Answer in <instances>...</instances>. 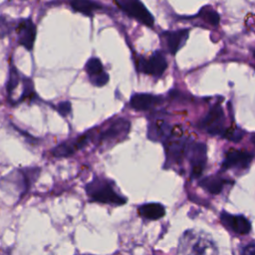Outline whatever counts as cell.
Instances as JSON below:
<instances>
[{
    "label": "cell",
    "mask_w": 255,
    "mask_h": 255,
    "mask_svg": "<svg viewBox=\"0 0 255 255\" xmlns=\"http://www.w3.org/2000/svg\"><path fill=\"white\" fill-rule=\"evenodd\" d=\"M85 190L90 201L93 202L111 205H123L127 202V197L116 189L115 183L105 177L95 176L86 184Z\"/></svg>",
    "instance_id": "obj_1"
},
{
    "label": "cell",
    "mask_w": 255,
    "mask_h": 255,
    "mask_svg": "<svg viewBox=\"0 0 255 255\" xmlns=\"http://www.w3.org/2000/svg\"><path fill=\"white\" fill-rule=\"evenodd\" d=\"M178 255H217V247L207 236L188 231L180 239Z\"/></svg>",
    "instance_id": "obj_2"
},
{
    "label": "cell",
    "mask_w": 255,
    "mask_h": 255,
    "mask_svg": "<svg viewBox=\"0 0 255 255\" xmlns=\"http://www.w3.org/2000/svg\"><path fill=\"white\" fill-rule=\"evenodd\" d=\"M129 130L130 122L124 118H117L109 122L108 126L102 128L98 134H95V138H98V144L109 147L126 139Z\"/></svg>",
    "instance_id": "obj_3"
},
{
    "label": "cell",
    "mask_w": 255,
    "mask_h": 255,
    "mask_svg": "<svg viewBox=\"0 0 255 255\" xmlns=\"http://www.w3.org/2000/svg\"><path fill=\"white\" fill-rule=\"evenodd\" d=\"M95 130L96 129H91L78 137L71 138L59 143L51 149V154L58 158L72 156L77 151L85 148L92 139H95Z\"/></svg>",
    "instance_id": "obj_4"
},
{
    "label": "cell",
    "mask_w": 255,
    "mask_h": 255,
    "mask_svg": "<svg viewBox=\"0 0 255 255\" xmlns=\"http://www.w3.org/2000/svg\"><path fill=\"white\" fill-rule=\"evenodd\" d=\"M115 4L130 18L135 19L147 27L153 26V16L142 2L138 0H116Z\"/></svg>",
    "instance_id": "obj_5"
},
{
    "label": "cell",
    "mask_w": 255,
    "mask_h": 255,
    "mask_svg": "<svg viewBox=\"0 0 255 255\" xmlns=\"http://www.w3.org/2000/svg\"><path fill=\"white\" fill-rule=\"evenodd\" d=\"M136 68L140 73L153 77H160L167 68V62L163 54L156 51L148 58L138 57L136 61Z\"/></svg>",
    "instance_id": "obj_6"
},
{
    "label": "cell",
    "mask_w": 255,
    "mask_h": 255,
    "mask_svg": "<svg viewBox=\"0 0 255 255\" xmlns=\"http://www.w3.org/2000/svg\"><path fill=\"white\" fill-rule=\"evenodd\" d=\"M18 43L26 50L31 51L34 47L37 29L31 18L21 19L15 27Z\"/></svg>",
    "instance_id": "obj_7"
},
{
    "label": "cell",
    "mask_w": 255,
    "mask_h": 255,
    "mask_svg": "<svg viewBox=\"0 0 255 255\" xmlns=\"http://www.w3.org/2000/svg\"><path fill=\"white\" fill-rule=\"evenodd\" d=\"M85 71L91 84L95 87H104L109 82V74L105 72L102 61L99 58H90L85 65Z\"/></svg>",
    "instance_id": "obj_8"
},
{
    "label": "cell",
    "mask_w": 255,
    "mask_h": 255,
    "mask_svg": "<svg viewBox=\"0 0 255 255\" xmlns=\"http://www.w3.org/2000/svg\"><path fill=\"white\" fill-rule=\"evenodd\" d=\"M220 220L226 228L240 235L248 234L251 230L249 220L243 215H232L224 211L220 215Z\"/></svg>",
    "instance_id": "obj_9"
},
{
    "label": "cell",
    "mask_w": 255,
    "mask_h": 255,
    "mask_svg": "<svg viewBox=\"0 0 255 255\" xmlns=\"http://www.w3.org/2000/svg\"><path fill=\"white\" fill-rule=\"evenodd\" d=\"M224 120V115L220 106H214L204 120L201 123V127L205 128L209 133L217 134L222 132V124Z\"/></svg>",
    "instance_id": "obj_10"
},
{
    "label": "cell",
    "mask_w": 255,
    "mask_h": 255,
    "mask_svg": "<svg viewBox=\"0 0 255 255\" xmlns=\"http://www.w3.org/2000/svg\"><path fill=\"white\" fill-rule=\"evenodd\" d=\"M252 157L253 154L249 152L231 149L225 155V158L222 162V168L228 169L235 166L240 168H246L252 160Z\"/></svg>",
    "instance_id": "obj_11"
},
{
    "label": "cell",
    "mask_w": 255,
    "mask_h": 255,
    "mask_svg": "<svg viewBox=\"0 0 255 255\" xmlns=\"http://www.w3.org/2000/svg\"><path fill=\"white\" fill-rule=\"evenodd\" d=\"M160 100L161 99L159 97H156L154 95L139 93L131 96L129 100V105L133 110L143 112L148 111L156 106L160 102Z\"/></svg>",
    "instance_id": "obj_12"
},
{
    "label": "cell",
    "mask_w": 255,
    "mask_h": 255,
    "mask_svg": "<svg viewBox=\"0 0 255 255\" xmlns=\"http://www.w3.org/2000/svg\"><path fill=\"white\" fill-rule=\"evenodd\" d=\"M165 39L168 51L171 55H175L176 52L185 43L188 37V29L177 30V31H165L162 33Z\"/></svg>",
    "instance_id": "obj_13"
},
{
    "label": "cell",
    "mask_w": 255,
    "mask_h": 255,
    "mask_svg": "<svg viewBox=\"0 0 255 255\" xmlns=\"http://www.w3.org/2000/svg\"><path fill=\"white\" fill-rule=\"evenodd\" d=\"M206 146L203 143H194L190 149V162L192 165V174L200 175L205 164Z\"/></svg>",
    "instance_id": "obj_14"
},
{
    "label": "cell",
    "mask_w": 255,
    "mask_h": 255,
    "mask_svg": "<svg viewBox=\"0 0 255 255\" xmlns=\"http://www.w3.org/2000/svg\"><path fill=\"white\" fill-rule=\"evenodd\" d=\"M137 213L140 217L147 220H157L164 216L165 209L160 203H144L137 207Z\"/></svg>",
    "instance_id": "obj_15"
},
{
    "label": "cell",
    "mask_w": 255,
    "mask_h": 255,
    "mask_svg": "<svg viewBox=\"0 0 255 255\" xmlns=\"http://www.w3.org/2000/svg\"><path fill=\"white\" fill-rule=\"evenodd\" d=\"M70 6L75 12H79L87 16H93L95 12L104 9V6L101 3L88 0H75L70 2Z\"/></svg>",
    "instance_id": "obj_16"
},
{
    "label": "cell",
    "mask_w": 255,
    "mask_h": 255,
    "mask_svg": "<svg viewBox=\"0 0 255 255\" xmlns=\"http://www.w3.org/2000/svg\"><path fill=\"white\" fill-rule=\"evenodd\" d=\"M223 183H224V180L215 175L204 177L202 180L199 181V185L212 194L220 193V191L223 188Z\"/></svg>",
    "instance_id": "obj_17"
},
{
    "label": "cell",
    "mask_w": 255,
    "mask_h": 255,
    "mask_svg": "<svg viewBox=\"0 0 255 255\" xmlns=\"http://www.w3.org/2000/svg\"><path fill=\"white\" fill-rule=\"evenodd\" d=\"M20 80H21V75L19 74L17 69L14 67V65H11L9 81H8L7 87H6L7 88V93H8L9 97L12 96V93L15 91V89L20 84Z\"/></svg>",
    "instance_id": "obj_18"
},
{
    "label": "cell",
    "mask_w": 255,
    "mask_h": 255,
    "mask_svg": "<svg viewBox=\"0 0 255 255\" xmlns=\"http://www.w3.org/2000/svg\"><path fill=\"white\" fill-rule=\"evenodd\" d=\"M199 15L201 18L204 19V21H206L207 23H209L210 25H213V26L218 25V23L220 21V17L218 15V13L216 11H214L213 9H211L210 7L202 8Z\"/></svg>",
    "instance_id": "obj_19"
},
{
    "label": "cell",
    "mask_w": 255,
    "mask_h": 255,
    "mask_svg": "<svg viewBox=\"0 0 255 255\" xmlns=\"http://www.w3.org/2000/svg\"><path fill=\"white\" fill-rule=\"evenodd\" d=\"M13 28V22L10 21L6 16L0 15V38H4L9 35Z\"/></svg>",
    "instance_id": "obj_20"
},
{
    "label": "cell",
    "mask_w": 255,
    "mask_h": 255,
    "mask_svg": "<svg viewBox=\"0 0 255 255\" xmlns=\"http://www.w3.org/2000/svg\"><path fill=\"white\" fill-rule=\"evenodd\" d=\"M56 110L58 111V113L62 116V117H67L68 115L71 114L72 112V105L69 101H65V102H61L57 105Z\"/></svg>",
    "instance_id": "obj_21"
},
{
    "label": "cell",
    "mask_w": 255,
    "mask_h": 255,
    "mask_svg": "<svg viewBox=\"0 0 255 255\" xmlns=\"http://www.w3.org/2000/svg\"><path fill=\"white\" fill-rule=\"evenodd\" d=\"M224 136L227 137L230 140L238 141V140H240L242 138V133H241L240 130H237V129H228L225 132Z\"/></svg>",
    "instance_id": "obj_22"
},
{
    "label": "cell",
    "mask_w": 255,
    "mask_h": 255,
    "mask_svg": "<svg viewBox=\"0 0 255 255\" xmlns=\"http://www.w3.org/2000/svg\"><path fill=\"white\" fill-rule=\"evenodd\" d=\"M240 255H255V242L243 246L240 250Z\"/></svg>",
    "instance_id": "obj_23"
},
{
    "label": "cell",
    "mask_w": 255,
    "mask_h": 255,
    "mask_svg": "<svg viewBox=\"0 0 255 255\" xmlns=\"http://www.w3.org/2000/svg\"><path fill=\"white\" fill-rule=\"evenodd\" d=\"M250 139H251L252 143L255 145V133H253V134L251 135V138H250Z\"/></svg>",
    "instance_id": "obj_24"
},
{
    "label": "cell",
    "mask_w": 255,
    "mask_h": 255,
    "mask_svg": "<svg viewBox=\"0 0 255 255\" xmlns=\"http://www.w3.org/2000/svg\"><path fill=\"white\" fill-rule=\"evenodd\" d=\"M253 55H254V57H255V51H254V53H253Z\"/></svg>",
    "instance_id": "obj_25"
}]
</instances>
